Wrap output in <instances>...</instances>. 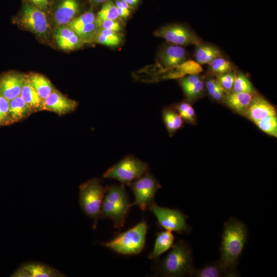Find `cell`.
Returning <instances> with one entry per match:
<instances>
[{
    "label": "cell",
    "instance_id": "1",
    "mask_svg": "<svg viewBox=\"0 0 277 277\" xmlns=\"http://www.w3.org/2000/svg\"><path fill=\"white\" fill-rule=\"evenodd\" d=\"M248 238V230L243 221L231 216L225 222L217 261L230 277L240 276L236 267Z\"/></svg>",
    "mask_w": 277,
    "mask_h": 277
},
{
    "label": "cell",
    "instance_id": "2",
    "mask_svg": "<svg viewBox=\"0 0 277 277\" xmlns=\"http://www.w3.org/2000/svg\"><path fill=\"white\" fill-rule=\"evenodd\" d=\"M195 269L190 246L186 241L179 240L160 262L157 272L166 277L191 276Z\"/></svg>",
    "mask_w": 277,
    "mask_h": 277
},
{
    "label": "cell",
    "instance_id": "3",
    "mask_svg": "<svg viewBox=\"0 0 277 277\" xmlns=\"http://www.w3.org/2000/svg\"><path fill=\"white\" fill-rule=\"evenodd\" d=\"M130 203L124 184L107 187L101 212V218L111 220L116 228L123 227Z\"/></svg>",
    "mask_w": 277,
    "mask_h": 277
},
{
    "label": "cell",
    "instance_id": "4",
    "mask_svg": "<svg viewBox=\"0 0 277 277\" xmlns=\"http://www.w3.org/2000/svg\"><path fill=\"white\" fill-rule=\"evenodd\" d=\"M147 232V225L143 220L128 230L119 233L110 241L100 244L122 254H137L145 247Z\"/></svg>",
    "mask_w": 277,
    "mask_h": 277
},
{
    "label": "cell",
    "instance_id": "5",
    "mask_svg": "<svg viewBox=\"0 0 277 277\" xmlns=\"http://www.w3.org/2000/svg\"><path fill=\"white\" fill-rule=\"evenodd\" d=\"M79 203L83 212L93 220L95 229L101 218V207L107 187H104L97 178L90 180L80 186Z\"/></svg>",
    "mask_w": 277,
    "mask_h": 277
},
{
    "label": "cell",
    "instance_id": "6",
    "mask_svg": "<svg viewBox=\"0 0 277 277\" xmlns=\"http://www.w3.org/2000/svg\"><path fill=\"white\" fill-rule=\"evenodd\" d=\"M148 164L135 157L126 156L108 169L103 177L115 179L122 184H128L148 171Z\"/></svg>",
    "mask_w": 277,
    "mask_h": 277
},
{
    "label": "cell",
    "instance_id": "7",
    "mask_svg": "<svg viewBox=\"0 0 277 277\" xmlns=\"http://www.w3.org/2000/svg\"><path fill=\"white\" fill-rule=\"evenodd\" d=\"M148 209L156 217L160 227L165 230L180 234L189 233L192 231V227L187 223L188 216L181 211L162 207L154 202Z\"/></svg>",
    "mask_w": 277,
    "mask_h": 277
},
{
    "label": "cell",
    "instance_id": "8",
    "mask_svg": "<svg viewBox=\"0 0 277 277\" xmlns=\"http://www.w3.org/2000/svg\"><path fill=\"white\" fill-rule=\"evenodd\" d=\"M135 197L132 205H137L143 211L154 202L155 195L161 185L148 171L128 184Z\"/></svg>",
    "mask_w": 277,
    "mask_h": 277
},
{
    "label": "cell",
    "instance_id": "9",
    "mask_svg": "<svg viewBox=\"0 0 277 277\" xmlns=\"http://www.w3.org/2000/svg\"><path fill=\"white\" fill-rule=\"evenodd\" d=\"M154 34L155 36L180 46H196L203 43L202 39L193 31L180 24L165 26L155 31Z\"/></svg>",
    "mask_w": 277,
    "mask_h": 277
},
{
    "label": "cell",
    "instance_id": "10",
    "mask_svg": "<svg viewBox=\"0 0 277 277\" xmlns=\"http://www.w3.org/2000/svg\"><path fill=\"white\" fill-rule=\"evenodd\" d=\"M18 19L20 25L38 35H44L48 31L49 24L44 12L29 3L24 5Z\"/></svg>",
    "mask_w": 277,
    "mask_h": 277
},
{
    "label": "cell",
    "instance_id": "11",
    "mask_svg": "<svg viewBox=\"0 0 277 277\" xmlns=\"http://www.w3.org/2000/svg\"><path fill=\"white\" fill-rule=\"evenodd\" d=\"M77 106L76 101L54 90L42 101V110H48L62 115L74 111Z\"/></svg>",
    "mask_w": 277,
    "mask_h": 277
},
{
    "label": "cell",
    "instance_id": "12",
    "mask_svg": "<svg viewBox=\"0 0 277 277\" xmlns=\"http://www.w3.org/2000/svg\"><path fill=\"white\" fill-rule=\"evenodd\" d=\"M25 76L9 72L0 76V95L9 101L20 95Z\"/></svg>",
    "mask_w": 277,
    "mask_h": 277
},
{
    "label": "cell",
    "instance_id": "13",
    "mask_svg": "<svg viewBox=\"0 0 277 277\" xmlns=\"http://www.w3.org/2000/svg\"><path fill=\"white\" fill-rule=\"evenodd\" d=\"M54 37L58 47L64 50L76 49L84 44L77 34L67 25L56 28Z\"/></svg>",
    "mask_w": 277,
    "mask_h": 277
},
{
    "label": "cell",
    "instance_id": "14",
    "mask_svg": "<svg viewBox=\"0 0 277 277\" xmlns=\"http://www.w3.org/2000/svg\"><path fill=\"white\" fill-rule=\"evenodd\" d=\"M245 112L247 116L253 122L276 115L275 109L273 106L260 96H254Z\"/></svg>",
    "mask_w": 277,
    "mask_h": 277
},
{
    "label": "cell",
    "instance_id": "15",
    "mask_svg": "<svg viewBox=\"0 0 277 277\" xmlns=\"http://www.w3.org/2000/svg\"><path fill=\"white\" fill-rule=\"evenodd\" d=\"M186 57L185 49L181 46L175 44L165 46L159 55L161 64L167 67L182 64L185 61Z\"/></svg>",
    "mask_w": 277,
    "mask_h": 277
},
{
    "label": "cell",
    "instance_id": "16",
    "mask_svg": "<svg viewBox=\"0 0 277 277\" xmlns=\"http://www.w3.org/2000/svg\"><path fill=\"white\" fill-rule=\"evenodd\" d=\"M79 10V4L76 0H62L54 13L56 24L58 26L68 24L74 18Z\"/></svg>",
    "mask_w": 277,
    "mask_h": 277
},
{
    "label": "cell",
    "instance_id": "17",
    "mask_svg": "<svg viewBox=\"0 0 277 277\" xmlns=\"http://www.w3.org/2000/svg\"><path fill=\"white\" fill-rule=\"evenodd\" d=\"M20 266L28 273L29 277H63L64 273L47 264L38 262H27Z\"/></svg>",
    "mask_w": 277,
    "mask_h": 277
},
{
    "label": "cell",
    "instance_id": "18",
    "mask_svg": "<svg viewBox=\"0 0 277 277\" xmlns=\"http://www.w3.org/2000/svg\"><path fill=\"white\" fill-rule=\"evenodd\" d=\"M174 240L175 237L172 231L165 230L158 232L153 250L148 256L149 259L157 260L163 253L172 248Z\"/></svg>",
    "mask_w": 277,
    "mask_h": 277
},
{
    "label": "cell",
    "instance_id": "19",
    "mask_svg": "<svg viewBox=\"0 0 277 277\" xmlns=\"http://www.w3.org/2000/svg\"><path fill=\"white\" fill-rule=\"evenodd\" d=\"M254 93L234 92L228 94L224 98L229 107L238 112H245L254 97Z\"/></svg>",
    "mask_w": 277,
    "mask_h": 277
},
{
    "label": "cell",
    "instance_id": "20",
    "mask_svg": "<svg viewBox=\"0 0 277 277\" xmlns=\"http://www.w3.org/2000/svg\"><path fill=\"white\" fill-rule=\"evenodd\" d=\"M180 84L186 96L193 99L200 95L204 89V82L202 77L192 74L180 80Z\"/></svg>",
    "mask_w": 277,
    "mask_h": 277
},
{
    "label": "cell",
    "instance_id": "21",
    "mask_svg": "<svg viewBox=\"0 0 277 277\" xmlns=\"http://www.w3.org/2000/svg\"><path fill=\"white\" fill-rule=\"evenodd\" d=\"M195 47L194 57L200 64H208L215 58L223 56L221 50L214 45L202 43Z\"/></svg>",
    "mask_w": 277,
    "mask_h": 277
},
{
    "label": "cell",
    "instance_id": "22",
    "mask_svg": "<svg viewBox=\"0 0 277 277\" xmlns=\"http://www.w3.org/2000/svg\"><path fill=\"white\" fill-rule=\"evenodd\" d=\"M19 96L32 112L42 110V100L30 84L27 76H25Z\"/></svg>",
    "mask_w": 277,
    "mask_h": 277
},
{
    "label": "cell",
    "instance_id": "23",
    "mask_svg": "<svg viewBox=\"0 0 277 277\" xmlns=\"http://www.w3.org/2000/svg\"><path fill=\"white\" fill-rule=\"evenodd\" d=\"M27 76L30 84L37 92L42 101L55 90L50 81L42 74L32 73Z\"/></svg>",
    "mask_w": 277,
    "mask_h": 277
},
{
    "label": "cell",
    "instance_id": "24",
    "mask_svg": "<svg viewBox=\"0 0 277 277\" xmlns=\"http://www.w3.org/2000/svg\"><path fill=\"white\" fill-rule=\"evenodd\" d=\"M32 112L31 109L19 95L9 101L10 123L26 118Z\"/></svg>",
    "mask_w": 277,
    "mask_h": 277
},
{
    "label": "cell",
    "instance_id": "25",
    "mask_svg": "<svg viewBox=\"0 0 277 277\" xmlns=\"http://www.w3.org/2000/svg\"><path fill=\"white\" fill-rule=\"evenodd\" d=\"M192 277H230L218 261L208 263L199 269H195Z\"/></svg>",
    "mask_w": 277,
    "mask_h": 277
},
{
    "label": "cell",
    "instance_id": "26",
    "mask_svg": "<svg viewBox=\"0 0 277 277\" xmlns=\"http://www.w3.org/2000/svg\"><path fill=\"white\" fill-rule=\"evenodd\" d=\"M121 36L116 32L98 28L96 34L94 42L109 47H115L120 44Z\"/></svg>",
    "mask_w": 277,
    "mask_h": 277
},
{
    "label": "cell",
    "instance_id": "27",
    "mask_svg": "<svg viewBox=\"0 0 277 277\" xmlns=\"http://www.w3.org/2000/svg\"><path fill=\"white\" fill-rule=\"evenodd\" d=\"M165 125L170 133H172L183 126V120L179 113L175 111L165 109L163 112Z\"/></svg>",
    "mask_w": 277,
    "mask_h": 277
},
{
    "label": "cell",
    "instance_id": "28",
    "mask_svg": "<svg viewBox=\"0 0 277 277\" xmlns=\"http://www.w3.org/2000/svg\"><path fill=\"white\" fill-rule=\"evenodd\" d=\"M208 65L209 69L215 75L232 71L233 69V64L223 56L215 58Z\"/></svg>",
    "mask_w": 277,
    "mask_h": 277
},
{
    "label": "cell",
    "instance_id": "29",
    "mask_svg": "<svg viewBox=\"0 0 277 277\" xmlns=\"http://www.w3.org/2000/svg\"><path fill=\"white\" fill-rule=\"evenodd\" d=\"M233 92L254 93L253 87L248 78L240 72L234 73Z\"/></svg>",
    "mask_w": 277,
    "mask_h": 277
},
{
    "label": "cell",
    "instance_id": "30",
    "mask_svg": "<svg viewBox=\"0 0 277 277\" xmlns=\"http://www.w3.org/2000/svg\"><path fill=\"white\" fill-rule=\"evenodd\" d=\"M98 27L95 21L87 24L78 30L74 31L84 43H91L94 42L95 37Z\"/></svg>",
    "mask_w": 277,
    "mask_h": 277
},
{
    "label": "cell",
    "instance_id": "31",
    "mask_svg": "<svg viewBox=\"0 0 277 277\" xmlns=\"http://www.w3.org/2000/svg\"><path fill=\"white\" fill-rule=\"evenodd\" d=\"M119 15L116 6L108 0L98 12L96 19L100 21L106 19L116 20Z\"/></svg>",
    "mask_w": 277,
    "mask_h": 277
},
{
    "label": "cell",
    "instance_id": "32",
    "mask_svg": "<svg viewBox=\"0 0 277 277\" xmlns=\"http://www.w3.org/2000/svg\"><path fill=\"white\" fill-rule=\"evenodd\" d=\"M254 123L263 131L272 135L277 136V119L276 115L270 116Z\"/></svg>",
    "mask_w": 277,
    "mask_h": 277
},
{
    "label": "cell",
    "instance_id": "33",
    "mask_svg": "<svg viewBox=\"0 0 277 277\" xmlns=\"http://www.w3.org/2000/svg\"><path fill=\"white\" fill-rule=\"evenodd\" d=\"M206 86L209 94L215 101H220L224 96L225 90L216 78H209Z\"/></svg>",
    "mask_w": 277,
    "mask_h": 277
},
{
    "label": "cell",
    "instance_id": "34",
    "mask_svg": "<svg viewBox=\"0 0 277 277\" xmlns=\"http://www.w3.org/2000/svg\"><path fill=\"white\" fill-rule=\"evenodd\" d=\"M95 18V15L92 12H87L73 18L67 25L74 31H76L87 24L94 22Z\"/></svg>",
    "mask_w": 277,
    "mask_h": 277
},
{
    "label": "cell",
    "instance_id": "35",
    "mask_svg": "<svg viewBox=\"0 0 277 277\" xmlns=\"http://www.w3.org/2000/svg\"><path fill=\"white\" fill-rule=\"evenodd\" d=\"M175 108L182 119L189 122H193L195 112L189 104L186 102L181 103L176 105Z\"/></svg>",
    "mask_w": 277,
    "mask_h": 277
},
{
    "label": "cell",
    "instance_id": "36",
    "mask_svg": "<svg viewBox=\"0 0 277 277\" xmlns=\"http://www.w3.org/2000/svg\"><path fill=\"white\" fill-rule=\"evenodd\" d=\"M216 79L225 90L230 91L232 89L234 73L230 71L225 73L216 75Z\"/></svg>",
    "mask_w": 277,
    "mask_h": 277
},
{
    "label": "cell",
    "instance_id": "37",
    "mask_svg": "<svg viewBox=\"0 0 277 277\" xmlns=\"http://www.w3.org/2000/svg\"><path fill=\"white\" fill-rule=\"evenodd\" d=\"M9 101L0 95V123L1 125H7L10 123Z\"/></svg>",
    "mask_w": 277,
    "mask_h": 277
},
{
    "label": "cell",
    "instance_id": "38",
    "mask_svg": "<svg viewBox=\"0 0 277 277\" xmlns=\"http://www.w3.org/2000/svg\"><path fill=\"white\" fill-rule=\"evenodd\" d=\"M95 22L98 28L104 29L116 32L121 29V26L120 23L116 20L106 19L100 21L95 18Z\"/></svg>",
    "mask_w": 277,
    "mask_h": 277
},
{
    "label": "cell",
    "instance_id": "39",
    "mask_svg": "<svg viewBox=\"0 0 277 277\" xmlns=\"http://www.w3.org/2000/svg\"><path fill=\"white\" fill-rule=\"evenodd\" d=\"M35 7L39 9H46L48 6L47 0H29Z\"/></svg>",
    "mask_w": 277,
    "mask_h": 277
},
{
    "label": "cell",
    "instance_id": "40",
    "mask_svg": "<svg viewBox=\"0 0 277 277\" xmlns=\"http://www.w3.org/2000/svg\"><path fill=\"white\" fill-rule=\"evenodd\" d=\"M11 276L13 277H29L27 271L21 266H19Z\"/></svg>",
    "mask_w": 277,
    "mask_h": 277
},
{
    "label": "cell",
    "instance_id": "41",
    "mask_svg": "<svg viewBox=\"0 0 277 277\" xmlns=\"http://www.w3.org/2000/svg\"><path fill=\"white\" fill-rule=\"evenodd\" d=\"M116 8L117 9V12H118L119 17L126 18L130 15V10L126 9H125L124 8H121V7H116Z\"/></svg>",
    "mask_w": 277,
    "mask_h": 277
},
{
    "label": "cell",
    "instance_id": "42",
    "mask_svg": "<svg viewBox=\"0 0 277 277\" xmlns=\"http://www.w3.org/2000/svg\"><path fill=\"white\" fill-rule=\"evenodd\" d=\"M115 6L116 7L124 8L130 10L131 6L124 0H117L116 1Z\"/></svg>",
    "mask_w": 277,
    "mask_h": 277
},
{
    "label": "cell",
    "instance_id": "43",
    "mask_svg": "<svg viewBox=\"0 0 277 277\" xmlns=\"http://www.w3.org/2000/svg\"><path fill=\"white\" fill-rule=\"evenodd\" d=\"M131 7L136 5L138 0H124Z\"/></svg>",
    "mask_w": 277,
    "mask_h": 277
},
{
    "label": "cell",
    "instance_id": "44",
    "mask_svg": "<svg viewBox=\"0 0 277 277\" xmlns=\"http://www.w3.org/2000/svg\"><path fill=\"white\" fill-rule=\"evenodd\" d=\"M108 0H91V1L95 4H100L101 3H105Z\"/></svg>",
    "mask_w": 277,
    "mask_h": 277
},
{
    "label": "cell",
    "instance_id": "45",
    "mask_svg": "<svg viewBox=\"0 0 277 277\" xmlns=\"http://www.w3.org/2000/svg\"><path fill=\"white\" fill-rule=\"evenodd\" d=\"M0 125H1V123H0Z\"/></svg>",
    "mask_w": 277,
    "mask_h": 277
}]
</instances>
